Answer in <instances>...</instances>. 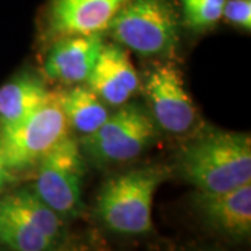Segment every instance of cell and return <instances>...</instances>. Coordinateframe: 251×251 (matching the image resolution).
Returning a JSON list of instances; mask_svg holds the SVG:
<instances>
[{
	"label": "cell",
	"instance_id": "12",
	"mask_svg": "<svg viewBox=\"0 0 251 251\" xmlns=\"http://www.w3.org/2000/svg\"><path fill=\"white\" fill-rule=\"evenodd\" d=\"M50 95L44 81L28 73L0 87V128L18 125L45 103Z\"/></svg>",
	"mask_w": 251,
	"mask_h": 251
},
{
	"label": "cell",
	"instance_id": "15",
	"mask_svg": "<svg viewBox=\"0 0 251 251\" xmlns=\"http://www.w3.org/2000/svg\"><path fill=\"white\" fill-rule=\"evenodd\" d=\"M0 243L14 251H49L53 242L0 206Z\"/></svg>",
	"mask_w": 251,
	"mask_h": 251
},
{
	"label": "cell",
	"instance_id": "17",
	"mask_svg": "<svg viewBox=\"0 0 251 251\" xmlns=\"http://www.w3.org/2000/svg\"><path fill=\"white\" fill-rule=\"evenodd\" d=\"M222 17L233 27L250 32L251 0H226Z\"/></svg>",
	"mask_w": 251,
	"mask_h": 251
},
{
	"label": "cell",
	"instance_id": "5",
	"mask_svg": "<svg viewBox=\"0 0 251 251\" xmlns=\"http://www.w3.org/2000/svg\"><path fill=\"white\" fill-rule=\"evenodd\" d=\"M69 128L57 95L50 92L48 100L31 116L13 127L0 128V147L10 171H25L36 165L69 135Z\"/></svg>",
	"mask_w": 251,
	"mask_h": 251
},
{
	"label": "cell",
	"instance_id": "7",
	"mask_svg": "<svg viewBox=\"0 0 251 251\" xmlns=\"http://www.w3.org/2000/svg\"><path fill=\"white\" fill-rule=\"evenodd\" d=\"M145 94L155 123L172 134H183L196 122V108L181 72L171 63L155 66L147 77Z\"/></svg>",
	"mask_w": 251,
	"mask_h": 251
},
{
	"label": "cell",
	"instance_id": "19",
	"mask_svg": "<svg viewBox=\"0 0 251 251\" xmlns=\"http://www.w3.org/2000/svg\"><path fill=\"white\" fill-rule=\"evenodd\" d=\"M54 251H77V250H72V249H57Z\"/></svg>",
	"mask_w": 251,
	"mask_h": 251
},
{
	"label": "cell",
	"instance_id": "8",
	"mask_svg": "<svg viewBox=\"0 0 251 251\" xmlns=\"http://www.w3.org/2000/svg\"><path fill=\"white\" fill-rule=\"evenodd\" d=\"M130 0H49L46 27L52 36L100 34Z\"/></svg>",
	"mask_w": 251,
	"mask_h": 251
},
{
	"label": "cell",
	"instance_id": "10",
	"mask_svg": "<svg viewBox=\"0 0 251 251\" xmlns=\"http://www.w3.org/2000/svg\"><path fill=\"white\" fill-rule=\"evenodd\" d=\"M87 84L102 102L122 106L137 92L140 78L125 49L109 44L102 48Z\"/></svg>",
	"mask_w": 251,
	"mask_h": 251
},
{
	"label": "cell",
	"instance_id": "3",
	"mask_svg": "<svg viewBox=\"0 0 251 251\" xmlns=\"http://www.w3.org/2000/svg\"><path fill=\"white\" fill-rule=\"evenodd\" d=\"M180 16L171 0H130L106 28L141 56H168L179 44Z\"/></svg>",
	"mask_w": 251,
	"mask_h": 251
},
{
	"label": "cell",
	"instance_id": "16",
	"mask_svg": "<svg viewBox=\"0 0 251 251\" xmlns=\"http://www.w3.org/2000/svg\"><path fill=\"white\" fill-rule=\"evenodd\" d=\"M183 24L193 31H206L221 21L226 0H179Z\"/></svg>",
	"mask_w": 251,
	"mask_h": 251
},
{
	"label": "cell",
	"instance_id": "14",
	"mask_svg": "<svg viewBox=\"0 0 251 251\" xmlns=\"http://www.w3.org/2000/svg\"><path fill=\"white\" fill-rule=\"evenodd\" d=\"M0 206L54 242L62 230V218L52 211L34 190L21 188L0 196Z\"/></svg>",
	"mask_w": 251,
	"mask_h": 251
},
{
	"label": "cell",
	"instance_id": "18",
	"mask_svg": "<svg viewBox=\"0 0 251 251\" xmlns=\"http://www.w3.org/2000/svg\"><path fill=\"white\" fill-rule=\"evenodd\" d=\"M14 172H11L7 166V163L4 161V156H3V151H1V147H0V191L4 190L9 184H11L14 181Z\"/></svg>",
	"mask_w": 251,
	"mask_h": 251
},
{
	"label": "cell",
	"instance_id": "4",
	"mask_svg": "<svg viewBox=\"0 0 251 251\" xmlns=\"http://www.w3.org/2000/svg\"><path fill=\"white\" fill-rule=\"evenodd\" d=\"M84 173L81 147L67 135L36 163L34 191L60 218H74L82 209Z\"/></svg>",
	"mask_w": 251,
	"mask_h": 251
},
{
	"label": "cell",
	"instance_id": "11",
	"mask_svg": "<svg viewBox=\"0 0 251 251\" xmlns=\"http://www.w3.org/2000/svg\"><path fill=\"white\" fill-rule=\"evenodd\" d=\"M196 206L209 226L230 237L251 232V183L224 193H200Z\"/></svg>",
	"mask_w": 251,
	"mask_h": 251
},
{
	"label": "cell",
	"instance_id": "13",
	"mask_svg": "<svg viewBox=\"0 0 251 251\" xmlns=\"http://www.w3.org/2000/svg\"><path fill=\"white\" fill-rule=\"evenodd\" d=\"M56 95L69 127L82 135L95 133L110 115L105 102L85 85L77 84Z\"/></svg>",
	"mask_w": 251,
	"mask_h": 251
},
{
	"label": "cell",
	"instance_id": "6",
	"mask_svg": "<svg viewBox=\"0 0 251 251\" xmlns=\"http://www.w3.org/2000/svg\"><path fill=\"white\" fill-rule=\"evenodd\" d=\"M155 135L156 123L152 116L141 105L125 103L109 115L95 133L84 135L81 147L92 161L117 163L137 158Z\"/></svg>",
	"mask_w": 251,
	"mask_h": 251
},
{
	"label": "cell",
	"instance_id": "1",
	"mask_svg": "<svg viewBox=\"0 0 251 251\" xmlns=\"http://www.w3.org/2000/svg\"><path fill=\"white\" fill-rule=\"evenodd\" d=\"M180 175L200 193H224L251 183V138L246 133L211 130L183 147Z\"/></svg>",
	"mask_w": 251,
	"mask_h": 251
},
{
	"label": "cell",
	"instance_id": "2",
	"mask_svg": "<svg viewBox=\"0 0 251 251\" xmlns=\"http://www.w3.org/2000/svg\"><path fill=\"white\" fill-rule=\"evenodd\" d=\"M166 172L159 166L137 168L113 176L103 184L97 212L110 230L143 234L152 229L153 196Z\"/></svg>",
	"mask_w": 251,
	"mask_h": 251
},
{
	"label": "cell",
	"instance_id": "9",
	"mask_svg": "<svg viewBox=\"0 0 251 251\" xmlns=\"http://www.w3.org/2000/svg\"><path fill=\"white\" fill-rule=\"evenodd\" d=\"M103 45L100 34L59 38L46 54V75L67 85L85 82L95 67Z\"/></svg>",
	"mask_w": 251,
	"mask_h": 251
}]
</instances>
